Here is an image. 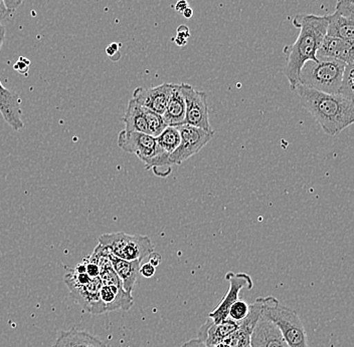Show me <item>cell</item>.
<instances>
[{"label":"cell","instance_id":"cell-25","mask_svg":"<svg viewBox=\"0 0 354 347\" xmlns=\"http://www.w3.org/2000/svg\"><path fill=\"white\" fill-rule=\"evenodd\" d=\"M354 66L353 65H346L344 72H343L342 86H340L338 95L354 101Z\"/></svg>","mask_w":354,"mask_h":347},{"label":"cell","instance_id":"cell-7","mask_svg":"<svg viewBox=\"0 0 354 347\" xmlns=\"http://www.w3.org/2000/svg\"><path fill=\"white\" fill-rule=\"evenodd\" d=\"M185 101V123L207 130H214L209 123L207 92L196 90L187 83H180Z\"/></svg>","mask_w":354,"mask_h":347},{"label":"cell","instance_id":"cell-38","mask_svg":"<svg viewBox=\"0 0 354 347\" xmlns=\"http://www.w3.org/2000/svg\"><path fill=\"white\" fill-rule=\"evenodd\" d=\"M212 347H229L227 346V344H225V342H220V344H216V346Z\"/></svg>","mask_w":354,"mask_h":347},{"label":"cell","instance_id":"cell-30","mask_svg":"<svg viewBox=\"0 0 354 347\" xmlns=\"http://www.w3.org/2000/svg\"><path fill=\"white\" fill-rule=\"evenodd\" d=\"M148 263L154 266L156 268L157 266L160 265L161 261H162V257H161L160 254L156 253V252H152L149 256H148Z\"/></svg>","mask_w":354,"mask_h":347},{"label":"cell","instance_id":"cell-36","mask_svg":"<svg viewBox=\"0 0 354 347\" xmlns=\"http://www.w3.org/2000/svg\"><path fill=\"white\" fill-rule=\"evenodd\" d=\"M194 11L192 10V8H190L189 6L183 11V15L185 17V19H192V17H194Z\"/></svg>","mask_w":354,"mask_h":347},{"label":"cell","instance_id":"cell-29","mask_svg":"<svg viewBox=\"0 0 354 347\" xmlns=\"http://www.w3.org/2000/svg\"><path fill=\"white\" fill-rule=\"evenodd\" d=\"M155 272H156V268L148 262L141 264L140 269H139V274H141L145 278L153 277Z\"/></svg>","mask_w":354,"mask_h":347},{"label":"cell","instance_id":"cell-2","mask_svg":"<svg viewBox=\"0 0 354 347\" xmlns=\"http://www.w3.org/2000/svg\"><path fill=\"white\" fill-rule=\"evenodd\" d=\"M296 92L303 107L328 136L338 134L354 123V101L340 95L326 94L313 88L297 85Z\"/></svg>","mask_w":354,"mask_h":347},{"label":"cell","instance_id":"cell-19","mask_svg":"<svg viewBox=\"0 0 354 347\" xmlns=\"http://www.w3.org/2000/svg\"><path fill=\"white\" fill-rule=\"evenodd\" d=\"M165 123L171 127L185 125V101L181 92V86H172L171 92L168 99L165 114L162 115Z\"/></svg>","mask_w":354,"mask_h":347},{"label":"cell","instance_id":"cell-27","mask_svg":"<svg viewBox=\"0 0 354 347\" xmlns=\"http://www.w3.org/2000/svg\"><path fill=\"white\" fill-rule=\"evenodd\" d=\"M83 263L85 264L86 273L88 274V277H99L100 269L98 264H96V263H94L93 261L88 259V257L85 258V259L83 261Z\"/></svg>","mask_w":354,"mask_h":347},{"label":"cell","instance_id":"cell-5","mask_svg":"<svg viewBox=\"0 0 354 347\" xmlns=\"http://www.w3.org/2000/svg\"><path fill=\"white\" fill-rule=\"evenodd\" d=\"M101 244L110 254L127 261L142 262L154 251V246L148 236L131 235L125 232H113L100 236Z\"/></svg>","mask_w":354,"mask_h":347},{"label":"cell","instance_id":"cell-1","mask_svg":"<svg viewBox=\"0 0 354 347\" xmlns=\"http://www.w3.org/2000/svg\"><path fill=\"white\" fill-rule=\"evenodd\" d=\"M292 23L299 30L295 43L286 46L283 52L286 54L284 74L292 90L300 83V74L307 61H317V52L327 33V19L325 15L298 13Z\"/></svg>","mask_w":354,"mask_h":347},{"label":"cell","instance_id":"cell-33","mask_svg":"<svg viewBox=\"0 0 354 347\" xmlns=\"http://www.w3.org/2000/svg\"><path fill=\"white\" fill-rule=\"evenodd\" d=\"M177 35L180 37H183L185 39H188V37H190L189 28H187V26H179L177 28Z\"/></svg>","mask_w":354,"mask_h":347},{"label":"cell","instance_id":"cell-39","mask_svg":"<svg viewBox=\"0 0 354 347\" xmlns=\"http://www.w3.org/2000/svg\"><path fill=\"white\" fill-rule=\"evenodd\" d=\"M250 347V346H249Z\"/></svg>","mask_w":354,"mask_h":347},{"label":"cell","instance_id":"cell-4","mask_svg":"<svg viewBox=\"0 0 354 347\" xmlns=\"http://www.w3.org/2000/svg\"><path fill=\"white\" fill-rule=\"evenodd\" d=\"M262 315L278 326L289 347H308L306 330L294 309L280 304L273 296L261 297Z\"/></svg>","mask_w":354,"mask_h":347},{"label":"cell","instance_id":"cell-28","mask_svg":"<svg viewBox=\"0 0 354 347\" xmlns=\"http://www.w3.org/2000/svg\"><path fill=\"white\" fill-rule=\"evenodd\" d=\"M52 347H76L75 344H73L72 340H71L70 337H68V333L66 331H63L61 335H59V337L55 340L54 346Z\"/></svg>","mask_w":354,"mask_h":347},{"label":"cell","instance_id":"cell-12","mask_svg":"<svg viewBox=\"0 0 354 347\" xmlns=\"http://www.w3.org/2000/svg\"><path fill=\"white\" fill-rule=\"evenodd\" d=\"M6 33V28L0 23V50L3 46ZM0 114L13 130L24 129V123L22 121V110L19 97L15 92L4 88L1 81H0Z\"/></svg>","mask_w":354,"mask_h":347},{"label":"cell","instance_id":"cell-32","mask_svg":"<svg viewBox=\"0 0 354 347\" xmlns=\"http://www.w3.org/2000/svg\"><path fill=\"white\" fill-rule=\"evenodd\" d=\"M11 11L8 10L6 8V3H4V0H0V22L6 19V17H10Z\"/></svg>","mask_w":354,"mask_h":347},{"label":"cell","instance_id":"cell-37","mask_svg":"<svg viewBox=\"0 0 354 347\" xmlns=\"http://www.w3.org/2000/svg\"><path fill=\"white\" fill-rule=\"evenodd\" d=\"M174 41H176V43L178 46H183L187 43V39H183V37H178V35H176V39H174Z\"/></svg>","mask_w":354,"mask_h":347},{"label":"cell","instance_id":"cell-14","mask_svg":"<svg viewBox=\"0 0 354 347\" xmlns=\"http://www.w3.org/2000/svg\"><path fill=\"white\" fill-rule=\"evenodd\" d=\"M250 347H289L280 329L261 313L253 329Z\"/></svg>","mask_w":354,"mask_h":347},{"label":"cell","instance_id":"cell-17","mask_svg":"<svg viewBox=\"0 0 354 347\" xmlns=\"http://www.w3.org/2000/svg\"><path fill=\"white\" fill-rule=\"evenodd\" d=\"M240 321H234L227 318L221 324H214L210 318L199 328L198 339L201 340L207 347H212L223 342L225 337H229L239 327Z\"/></svg>","mask_w":354,"mask_h":347},{"label":"cell","instance_id":"cell-9","mask_svg":"<svg viewBox=\"0 0 354 347\" xmlns=\"http://www.w3.org/2000/svg\"><path fill=\"white\" fill-rule=\"evenodd\" d=\"M325 17L327 19L326 35L354 43L353 0H337L334 12Z\"/></svg>","mask_w":354,"mask_h":347},{"label":"cell","instance_id":"cell-34","mask_svg":"<svg viewBox=\"0 0 354 347\" xmlns=\"http://www.w3.org/2000/svg\"><path fill=\"white\" fill-rule=\"evenodd\" d=\"M180 347H207L203 344L201 340H199L198 338H196V339L188 340V341L185 342Z\"/></svg>","mask_w":354,"mask_h":347},{"label":"cell","instance_id":"cell-16","mask_svg":"<svg viewBox=\"0 0 354 347\" xmlns=\"http://www.w3.org/2000/svg\"><path fill=\"white\" fill-rule=\"evenodd\" d=\"M100 299L104 311L129 310L134 304L132 294L126 293L123 287L116 285H103L100 288Z\"/></svg>","mask_w":354,"mask_h":347},{"label":"cell","instance_id":"cell-3","mask_svg":"<svg viewBox=\"0 0 354 347\" xmlns=\"http://www.w3.org/2000/svg\"><path fill=\"white\" fill-rule=\"evenodd\" d=\"M317 57V61H309L303 66L299 83L326 94H338L346 65L337 59Z\"/></svg>","mask_w":354,"mask_h":347},{"label":"cell","instance_id":"cell-31","mask_svg":"<svg viewBox=\"0 0 354 347\" xmlns=\"http://www.w3.org/2000/svg\"><path fill=\"white\" fill-rule=\"evenodd\" d=\"M22 2H24V0H4L6 8L11 12L19 8L21 6Z\"/></svg>","mask_w":354,"mask_h":347},{"label":"cell","instance_id":"cell-20","mask_svg":"<svg viewBox=\"0 0 354 347\" xmlns=\"http://www.w3.org/2000/svg\"><path fill=\"white\" fill-rule=\"evenodd\" d=\"M109 259L113 269L116 272L118 277L120 278L124 290L132 294L133 289H134L135 284H136L137 278H138L141 261L120 259V258L116 257V256L110 253Z\"/></svg>","mask_w":354,"mask_h":347},{"label":"cell","instance_id":"cell-11","mask_svg":"<svg viewBox=\"0 0 354 347\" xmlns=\"http://www.w3.org/2000/svg\"><path fill=\"white\" fill-rule=\"evenodd\" d=\"M65 283L70 290L71 296L86 313L91 315L105 313L103 304L100 299V288L102 286L99 277L92 278L87 284H77L65 278Z\"/></svg>","mask_w":354,"mask_h":347},{"label":"cell","instance_id":"cell-8","mask_svg":"<svg viewBox=\"0 0 354 347\" xmlns=\"http://www.w3.org/2000/svg\"><path fill=\"white\" fill-rule=\"evenodd\" d=\"M118 146L124 152L135 155L144 165H147L157 155L163 152L157 143L156 138L143 132L121 130Z\"/></svg>","mask_w":354,"mask_h":347},{"label":"cell","instance_id":"cell-21","mask_svg":"<svg viewBox=\"0 0 354 347\" xmlns=\"http://www.w3.org/2000/svg\"><path fill=\"white\" fill-rule=\"evenodd\" d=\"M122 121L125 123V130L149 135L143 107L136 103L134 99H130L128 103L127 109Z\"/></svg>","mask_w":354,"mask_h":347},{"label":"cell","instance_id":"cell-35","mask_svg":"<svg viewBox=\"0 0 354 347\" xmlns=\"http://www.w3.org/2000/svg\"><path fill=\"white\" fill-rule=\"evenodd\" d=\"M187 0H178V1L176 2V6H174V10H176L177 12L183 14V11L187 10Z\"/></svg>","mask_w":354,"mask_h":347},{"label":"cell","instance_id":"cell-15","mask_svg":"<svg viewBox=\"0 0 354 347\" xmlns=\"http://www.w3.org/2000/svg\"><path fill=\"white\" fill-rule=\"evenodd\" d=\"M262 313V300L258 298L253 304L250 305V313L245 319L240 321L238 328L225 337V342L229 347H249L251 335L254 326Z\"/></svg>","mask_w":354,"mask_h":347},{"label":"cell","instance_id":"cell-24","mask_svg":"<svg viewBox=\"0 0 354 347\" xmlns=\"http://www.w3.org/2000/svg\"><path fill=\"white\" fill-rule=\"evenodd\" d=\"M144 115H145L146 123H147L148 132H149L150 136L158 137L163 130L167 127L165 123V119L161 115L157 114V112H152L151 110L144 108Z\"/></svg>","mask_w":354,"mask_h":347},{"label":"cell","instance_id":"cell-18","mask_svg":"<svg viewBox=\"0 0 354 347\" xmlns=\"http://www.w3.org/2000/svg\"><path fill=\"white\" fill-rule=\"evenodd\" d=\"M353 43L326 35L318 50L317 57H329L342 61L345 65H353Z\"/></svg>","mask_w":354,"mask_h":347},{"label":"cell","instance_id":"cell-13","mask_svg":"<svg viewBox=\"0 0 354 347\" xmlns=\"http://www.w3.org/2000/svg\"><path fill=\"white\" fill-rule=\"evenodd\" d=\"M174 83H162L152 88H137L133 92V99L144 108L162 116L169 99Z\"/></svg>","mask_w":354,"mask_h":347},{"label":"cell","instance_id":"cell-23","mask_svg":"<svg viewBox=\"0 0 354 347\" xmlns=\"http://www.w3.org/2000/svg\"><path fill=\"white\" fill-rule=\"evenodd\" d=\"M73 344L76 347H111L107 342L102 341L96 337H93L86 331L77 330L76 328L66 331Z\"/></svg>","mask_w":354,"mask_h":347},{"label":"cell","instance_id":"cell-22","mask_svg":"<svg viewBox=\"0 0 354 347\" xmlns=\"http://www.w3.org/2000/svg\"><path fill=\"white\" fill-rule=\"evenodd\" d=\"M156 141L161 151L169 156L178 147L180 143V134L176 127L167 126L163 132L156 137Z\"/></svg>","mask_w":354,"mask_h":347},{"label":"cell","instance_id":"cell-6","mask_svg":"<svg viewBox=\"0 0 354 347\" xmlns=\"http://www.w3.org/2000/svg\"><path fill=\"white\" fill-rule=\"evenodd\" d=\"M176 128L180 134V143L176 151L168 157L171 166H179L185 163L201 151L214 137V130H203L187 123L177 126Z\"/></svg>","mask_w":354,"mask_h":347},{"label":"cell","instance_id":"cell-26","mask_svg":"<svg viewBox=\"0 0 354 347\" xmlns=\"http://www.w3.org/2000/svg\"><path fill=\"white\" fill-rule=\"evenodd\" d=\"M250 313V304L245 302V300H236L234 304L232 305L229 311V318L234 320V321H242L247 317Z\"/></svg>","mask_w":354,"mask_h":347},{"label":"cell","instance_id":"cell-10","mask_svg":"<svg viewBox=\"0 0 354 347\" xmlns=\"http://www.w3.org/2000/svg\"><path fill=\"white\" fill-rule=\"evenodd\" d=\"M225 280L230 283L229 291L223 296L218 306L209 313V317L214 324H221L229 318L230 308L239 300L241 291L243 288L252 289L254 286L251 276L247 273H234L230 271L225 274Z\"/></svg>","mask_w":354,"mask_h":347}]
</instances>
